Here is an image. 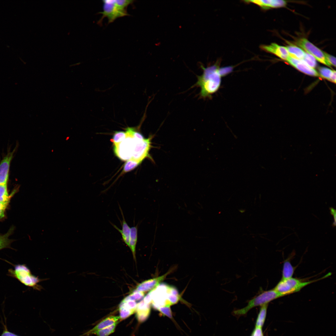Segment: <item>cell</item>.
Listing matches in <instances>:
<instances>
[{"label":"cell","instance_id":"2e32d148","mask_svg":"<svg viewBox=\"0 0 336 336\" xmlns=\"http://www.w3.org/2000/svg\"><path fill=\"white\" fill-rule=\"evenodd\" d=\"M119 206L123 219L121 223L122 229H120L114 224L110 222V223L120 233L123 240L125 244L129 247L131 228L126 222L122 210L119 205Z\"/></svg>","mask_w":336,"mask_h":336},{"label":"cell","instance_id":"5b68a950","mask_svg":"<svg viewBox=\"0 0 336 336\" xmlns=\"http://www.w3.org/2000/svg\"><path fill=\"white\" fill-rule=\"evenodd\" d=\"M133 128H128L126 129V138L121 142L114 146V152L117 156L120 159L128 160L131 159L134 142V137L133 135Z\"/></svg>","mask_w":336,"mask_h":336},{"label":"cell","instance_id":"7c38bea8","mask_svg":"<svg viewBox=\"0 0 336 336\" xmlns=\"http://www.w3.org/2000/svg\"><path fill=\"white\" fill-rule=\"evenodd\" d=\"M170 271L159 277L145 281L139 284L137 287L136 290L143 293L150 291L159 285L170 273Z\"/></svg>","mask_w":336,"mask_h":336},{"label":"cell","instance_id":"7a4b0ae2","mask_svg":"<svg viewBox=\"0 0 336 336\" xmlns=\"http://www.w3.org/2000/svg\"><path fill=\"white\" fill-rule=\"evenodd\" d=\"M331 275V273H329L320 278L308 281H302L301 279L292 277L286 279H281L273 289L285 296L298 292L306 286L327 278Z\"/></svg>","mask_w":336,"mask_h":336},{"label":"cell","instance_id":"3957f363","mask_svg":"<svg viewBox=\"0 0 336 336\" xmlns=\"http://www.w3.org/2000/svg\"><path fill=\"white\" fill-rule=\"evenodd\" d=\"M8 272L10 276L17 279L26 286L38 290L42 288L38 284L42 280L33 275L25 264L17 265L14 269H10Z\"/></svg>","mask_w":336,"mask_h":336},{"label":"cell","instance_id":"52a82bcc","mask_svg":"<svg viewBox=\"0 0 336 336\" xmlns=\"http://www.w3.org/2000/svg\"><path fill=\"white\" fill-rule=\"evenodd\" d=\"M169 286L161 283L149 292L152 299L151 303L154 308L158 310L161 307L170 306L167 299Z\"/></svg>","mask_w":336,"mask_h":336},{"label":"cell","instance_id":"cb8c5ba5","mask_svg":"<svg viewBox=\"0 0 336 336\" xmlns=\"http://www.w3.org/2000/svg\"><path fill=\"white\" fill-rule=\"evenodd\" d=\"M119 322L105 328L93 331L90 334H94L97 336H108L114 332L116 327Z\"/></svg>","mask_w":336,"mask_h":336},{"label":"cell","instance_id":"ac0fdd59","mask_svg":"<svg viewBox=\"0 0 336 336\" xmlns=\"http://www.w3.org/2000/svg\"><path fill=\"white\" fill-rule=\"evenodd\" d=\"M120 317L118 316H109L99 323L93 328L85 334L89 335L93 331L109 326L119 321Z\"/></svg>","mask_w":336,"mask_h":336},{"label":"cell","instance_id":"836d02e7","mask_svg":"<svg viewBox=\"0 0 336 336\" xmlns=\"http://www.w3.org/2000/svg\"><path fill=\"white\" fill-rule=\"evenodd\" d=\"M251 336H263L262 328L255 327Z\"/></svg>","mask_w":336,"mask_h":336},{"label":"cell","instance_id":"4dcf8cb0","mask_svg":"<svg viewBox=\"0 0 336 336\" xmlns=\"http://www.w3.org/2000/svg\"><path fill=\"white\" fill-rule=\"evenodd\" d=\"M324 55L328 62L331 65L336 66V58L326 52H324Z\"/></svg>","mask_w":336,"mask_h":336},{"label":"cell","instance_id":"8fae6325","mask_svg":"<svg viewBox=\"0 0 336 336\" xmlns=\"http://www.w3.org/2000/svg\"><path fill=\"white\" fill-rule=\"evenodd\" d=\"M137 303L136 301L125 297L120 302L119 306L120 319H126L136 311Z\"/></svg>","mask_w":336,"mask_h":336},{"label":"cell","instance_id":"d6986e66","mask_svg":"<svg viewBox=\"0 0 336 336\" xmlns=\"http://www.w3.org/2000/svg\"><path fill=\"white\" fill-rule=\"evenodd\" d=\"M285 47L290 57L301 60L305 56L306 52L295 45H290Z\"/></svg>","mask_w":336,"mask_h":336},{"label":"cell","instance_id":"4316f807","mask_svg":"<svg viewBox=\"0 0 336 336\" xmlns=\"http://www.w3.org/2000/svg\"><path fill=\"white\" fill-rule=\"evenodd\" d=\"M141 163V162L133 159H130L127 160L125 163L123 172L124 173L128 172L136 167Z\"/></svg>","mask_w":336,"mask_h":336},{"label":"cell","instance_id":"30bf717a","mask_svg":"<svg viewBox=\"0 0 336 336\" xmlns=\"http://www.w3.org/2000/svg\"><path fill=\"white\" fill-rule=\"evenodd\" d=\"M15 149L9 152L3 158L0 163V184H7L10 163L13 157Z\"/></svg>","mask_w":336,"mask_h":336},{"label":"cell","instance_id":"277c9868","mask_svg":"<svg viewBox=\"0 0 336 336\" xmlns=\"http://www.w3.org/2000/svg\"><path fill=\"white\" fill-rule=\"evenodd\" d=\"M283 296L273 289L264 291L250 300L245 307L235 310L234 313L236 315H244L254 307L268 304L271 301Z\"/></svg>","mask_w":336,"mask_h":336},{"label":"cell","instance_id":"8992f818","mask_svg":"<svg viewBox=\"0 0 336 336\" xmlns=\"http://www.w3.org/2000/svg\"><path fill=\"white\" fill-rule=\"evenodd\" d=\"M103 11L100 13L102 14L101 20L104 18L107 17L108 23L113 22L118 18L128 15L126 9L123 8L116 3L115 0H103Z\"/></svg>","mask_w":336,"mask_h":336},{"label":"cell","instance_id":"4fadbf2b","mask_svg":"<svg viewBox=\"0 0 336 336\" xmlns=\"http://www.w3.org/2000/svg\"><path fill=\"white\" fill-rule=\"evenodd\" d=\"M260 48L264 51L273 54L283 60H287L289 56L285 47L276 43H272L268 45H261Z\"/></svg>","mask_w":336,"mask_h":336},{"label":"cell","instance_id":"f546056e","mask_svg":"<svg viewBox=\"0 0 336 336\" xmlns=\"http://www.w3.org/2000/svg\"><path fill=\"white\" fill-rule=\"evenodd\" d=\"M144 296V293L135 290L127 297L129 299L135 301L142 299Z\"/></svg>","mask_w":336,"mask_h":336},{"label":"cell","instance_id":"9c48e42d","mask_svg":"<svg viewBox=\"0 0 336 336\" xmlns=\"http://www.w3.org/2000/svg\"><path fill=\"white\" fill-rule=\"evenodd\" d=\"M296 43L298 46L303 49L308 54L313 56L318 61L331 67V65L328 62L324 52L306 39L300 38L296 41Z\"/></svg>","mask_w":336,"mask_h":336},{"label":"cell","instance_id":"603a6c76","mask_svg":"<svg viewBox=\"0 0 336 336\" xmlns=\"http://www.w3.org/2000/svg\"><path fill=\"white\" fill-rule=\"evenodd\" d=\"M268 304L261 306L256 322L255 327L262 328L266 318Z\"/></svg>","mask_w":336,"mask_h":336},{"label":"cell","instance_id":"e0dca14e","mask_svg":"<svg viewBox=\"0 0 336 336\" xmlns=\"http://www.w3.org/2000/svg\"><path fill=\"white\" fill-rule=\"evenodd\" d=\"M150 304L145 302L143 300L137 304L136 315L139 322L144 321L148 317L150 311Z\"/></svg>","mask_w":336,"mask_h":336},{"label":"cell","instance_id":"d4e9b609","mask_svg":"<svg viewBox=\"0 0 336 336\" xmlns=\"http://www.w3.org/2000/svg\"><path fill=\"white\" fill-rule=\"evenodd\" d=\"M10 198L7 191V184H0V203L8 204Z\"/></svg>","mask_w":336,"mask_h":336},{"label":"cell","instance_id":"9a60e30c","mask_svg":"<svg viewBox=\"0 0 336 336\" xmlns=\"http://www.w3.org/2000/svg\"><path fill=\"white\" fill-rule=\"evenodd\" d=\"M246 2L254 3L264 9L283 7L287 4L286 1L283 0H250Z\"/></svg>","mask_w":336,"mask_h":336},{"label":"cell","instance_id":"e575fe53","mask_svg":"<svg viewBox=\"0 0 336 336\" xmlns=\"http://www.w3.org/2000/svg\"><path fill=\"white\" fill-rule=\"evenodd\" d=\"M8 203H0V217L2 218L4 216V212Z\"/></svg>","mask_w":336,"mask_h":336},{"label":"cell","instance_id":"44dd1931","mask_svg":"<svg viewBox=\"0 0 336 336\" xmlns=\"http://www.w3.org/2000/svg\"><path fill=\"white\" fill-rule=\"evenodd\" d=\"M295 269V267L292 265L289 260L284 261L283 266L281 279H286L292 278Z\"/></svg>","mask_w":336,"mask_h":336},{"label":"cell","instance_id":"5bb4252c","mask_svg":"<svg viewBox=\"0 0 336 336\" xmlns=\"http://www.w3.org/2000/svg\"><path fill=\"white\" fill-rule=\"evenodd\" d=\"M287 61L296 69L305 74L315 77L320 76L319 73L315 69L310 67L301 60L289 56Z\"/></svg>","mask_w":336,"mask_h":336},{"label":"cell","instance_id":"6da1fadb","mask_svg":"<svg viewBox=\"0 0 336 336\" xmlns=\"http://www.w3.org/2000/svg\"><path fill=\"white\" fill-rule=\"evenodd\" d=\"M201 67L203 73L197 76V81L194 86L200 88V97L211 98L212 95L219 90L222 77L231 72L232 68L228 67L220 68L217 63L207 68L201 65Z\"/></svg>","mask_w":336,"mask_h":336},{"label":"cell","instance_id":"ffe728a7","mask_svg":"<svg viewBox=\"0 0 336 336\" xmlns=\"http://www.w3.org/2000/svg\"><path fill=\"white\" fill-rule=\"evenodd\" d=\"M138 225L131 228L129 248L135 259L136 247L138 240Z\"/></svg>","mask_w":336,"mask_h":336},{"label":"cell","instance_id":"ba28073f","mask_svg":"<svg viewBox=\"0 0 336 336\" xmlns=\"http://www.w3.org/2000/svg\"><path fill=\"white\" fill-rule=\"evenodd\" d=\"M152 136L142 140L134 139L132 157L131 159L142 161L146 158L148 157L152 159L149 152L151 147V140Z\"/></svg>","mask_w":336,"mask_h":336},{"label":"cell","instance_id":"d6a6232c","mask_svg":"<svg viewBox=\"0 0 336 336\" xmlns=\"http://www.w3.org/2000/svg\"><path fill=\"white\" fill-rule=\"evenodd\" d=\"M1 336H19L9 331L6 325H4V329Z\"/></svg>","mask_w":336,"mask_h":336},{"label":"cell","instance_id":"7402d4cb","mask_svg":"<svg viewBox=\"0 0 336 336\" xmlns=\"http://www.w3.org/2000/svg\"><path fill=\"white\" fill-rule=\"evenodd\" d=\"M13 230L12 227L4 235H0V250L6 248L10 247V245L12 240L9 239V236L12 234Z\"/></svg>","mask_w":336,"mask_h":336},{"label":"cell","instance_id":"1f68e13d","mask_svg":"<svg viewBox=\"0 0 336 336\" xmlns=\"http://www.w3.org/2000/svg\"><path fill=\"white\" fill-rule=\"evenodd\" d=\"M158 310L162 314L170 318H171L172 316L171 311L170 307H161L158 309Z\"/></svg>","mask_w":336,"mask_h":336},{"label":"cell","instance_id":"f1b7e54d","mask_svg":"<svg viewBox=\"0 0 336 336\" xmlns=\"http://www.w3.org/2000/svg\"><path fill=\"white\" fill-rule=\"evenodd\" d=\"M335 71L326 67H320L319 68V71L321 76L329 81H330Z\"/></svg>","mask_w":336,"mask_h":336},{"label":"cell","instance_id":"83f0119b","mask_svg":"<svg viewBox=\"0 0 336 336\" xmlns=\"http://www.w3.org/2000/svg\"><path fill=\"white\" fill-rule=\"evenodd\" d=\"M310 67L314 68L317 65V62L315 57L312 55L306 53L305 56L302 60Z\"/></svg>","mask_w":336,"mask_h":336},{"label":"cell","instance_id":"484cf974","mask_svg":"<svg viewBox=\"0 0 336 336\" xmlns=\"http://www.w3.org/2000/svg\"><path fill=\"white\" fill-rule=\"evenodd\" d=\"M125 132L122 131H116L114 134L113 137L111 141L114 146H116L122 142L126 138Z\"/></svg>","mask_w":336,"mask_h":336}]
</instances>
